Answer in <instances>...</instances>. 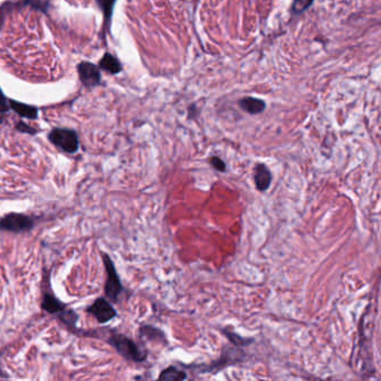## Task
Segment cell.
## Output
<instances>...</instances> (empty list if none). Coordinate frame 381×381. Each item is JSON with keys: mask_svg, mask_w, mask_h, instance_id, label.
Listing matches in <instances>:
<instances>
[{"mask_svg": "<svg viewBox=\"0 0 381 381\" xmlns=\"http://www.w3.org/2000/svg\"><path fill=\"white\" fill-rule=\"evenodd\" d=\"M9 110V104L6 101L3 93H0V113H6Z\"/></svg>", "mask_w": 381, "mask_h": 381, "instance_id": "obj_21", "label": "cell"}, {"mask_svg": "<svg viewBox=\"0 0 381 381\" xmlns=\"http://www.w3.org/2000/svg\"><path fill=\"white\" fill-rule=\"evenodd\" d=\"M244 358H245V353L239 349L230 348L228 349V352H225V350H224L219 359L215 360L208 366H204V368L200 367L201 371H202L201 373H212V371H214L213 373H216L217 371H219L221 370V369H224L228 366L235 365V363L237 362L243 361Z\"/></svg>", "mask_w": 381, "mask_h": 381, "instance_id": "obj_5", "label": "cell"}, {"mask_svg": "<svg viewBox=\"0 0 381 381\" xmlns=\"http://www.w3.org/2000/svg\"><path fill=\"white\" fill-rule=\"evenodd\" d=\"M3 122V119L2 118H0V123H2Z\"/></svg>", "mask_w": 381, "mask_h": 381, "instance_id": "obj_22", "label": "cell"}, {"mask_svg": "<svg viewBox=\"0 0 381 381\" xmlns=\"http://www.w3.org/2000/svg\"><path fill=\"white\" fill-rule=\"evenodd\" d=\"M115 2H116V0H97V4H98L99 7H101L107 21L108 20L110 21L111 17H112L113 7L115 5Z\"/></svg>", "mask_w": 381, "mask_h": 381, "instance_id": "obj_17", "label": "cell"}, {"mask_svg": "<svg viewBox=\"0 0 381 381\" xmlns=\"http://www.w3.org/2000/svg\"><path fill=\"white\" fill-rule=\"evenodd\" d=\"M49 141L67 154H75L79 150V138L74 130L54 129L48 134Z\"/></svg>", "mask_w": 381, "mask_h": 381, "instance_id": "obj_3", "label": "cell"}, {"mask_svg": "<svg viewBox=\"0 0 381 381\" xmlns=\"http://www.w3.org/2000/svg\"><path fill=\"white\" fill-rule=\"evenodd\" d=\"M208 161H209V165L212 166L216 170V171L225 172L226 170H227V166H226L225 161L222 160L221 158H219V157H217V156L209 157Z\"/></svg>", "mask_w": 381, "mask_h": 381, "instance_id": "obj_19", "label": "cell"}, {"mask_svg": "<svg viewBox=\"0 0 381 381\" xmlns=\"http://www.w3.org/2000/svg\"><path fill=\"white\" fill-rule=\"evenodd\" d=\"M34 227V220L32 217L24 214L10 213L0 218V231L20 233L32 230Z\"/></svg>", "mask_w": 381, "mask_h": 381, "instance_id": "obj_4", "label": "cell"}, {"mask_svg": "<svg viewBox=\"0 0 381 381\" xmlns=\"http://www.w3.org/2000/svg\"><path fill=\"white\" fill-rule=\"evenodd\" d=\"M87 312H90L93 316H95V319L99 323H107V322L111 321L118 315L116 311L112 307V304L105 300L104 297H99L95 300V302L87 309Z\"/></svg>", "mask_w": 381, "mask_h": 381, "instance_id": "obj_6", "label": "cell"}, {"mask_svg": "<svg viewBox=\"0 0 381 381\" xmlns=\"http://www.w3.org/2000/svg\"><path fill=\"white\" fill-rule=\"evenodd\" d=\"M313 0H294V3L292 5V13L298 15L302 14L303 11H306L311 5H312Z\"/></svg>", "mask_w": 381, "mask_h": 381, "instance_id": "obj_18", "label": "cell"}, {"mask_svg": "<svg viewBox=\"0 0 381 381\" xmlns=\"http://www.w3.org/2000/svg\"><path fill=\"white\" fill-rule=\"evenodd\" d=\"M240 108L249 114H259L265 109V102L255 97H244L239 102Z\"/></svg>", "mask_w": 381, "mask_h": 381, "instance_id": "obj_10", "label": "cell"}, {"mask_svg": "<svg viewBox=\"0 0 381 381\" xmlns=\"http://www.w3.org/2000/svg\"><path fill=\"white\" fill-rule=\"evenodd\" d=\"M109 343L125 359L134 362H143L146 359V352L140 348L132 339L123 334H113L109 338Z\"/></svg>", "mask_w": 381, "mask_h": 381, "instance_id": "obj_1", "label": "cell"}, {"mask_svg": "<svg viewBox=\"0 0 381 381\" xmlns=\"http://www.w3.org/2000/svg\"><path fill=\"white\" fill-rule=\"evenodd\" d=\"M78 72L80 80L85 86L93 87L99 84L101 82V74L96 65L89 62H82L78 66Z\"/></svg>", "mask_w": 381, "mask_h": 381, "instance_id": "obj_7", "label": "cell"}, {"mask_svg": "<svg viewBox=\"0 0 381 381\" xmlns=\"http://www.w3.org/2000/svg\"><path fill=\"white\" fill-rule=\"evenodd\" d=\"M9 108L13 109L17 114H19L22 118H28V119H36L38 111L36 108L31 107L20 102H16L14 99H11L9 102Z\"/></svg>", "mask_w": 381, "mask_h": 381, "instance_id": "obj_11", "label": "cell"}, {"mask_svg": "<svg viewBox=\"0 0 381 381\" xmlns=\"http://www.w3.org/2000/svg\"><path fill=\"white\" fill-rule=\"evenodd\" d=\"M17 130H19L20 132L29 133V134H35V133H36V130H35V129H33V128H31L29 125L25 124L24 122H19L18 124H17Z\"/></svg>", "mask_w": 381, "mask_h": 381, "instance_id": "obj_20", "label": "cell"}, {"mask_svg": "<svg viewBox=\"0 0 381 381\" xmlns=\"http://www.w3.org/2000/svg\"><path fill=\"white\" fill-rule=\"evenodd\" d=\"M42 308L45 310L46 312H48L50 314H60L62 313L64 310L66 309V306L61 301H58L57 298L52 294V293L45 292L44 296H43V301H42Z\"/></svg>", "mask_w": 381, "mask_h": 381, "instance_id": "obj_9", "label": "cell"}, {"mask_svg": "<svg viewBox=\"0 0 381 381\" xmlns=\"http://www.w3.org/2000/svg\"><path fill=\"white\" fill-rule=\"evenodd\" d=\"M272 172L265 163H257L254 167V183L256 189L264 192L266 191L272 184Z\"/></svg>", "mask_w": 381, "mask_h": 381, "instance_id": "obj_8", "label": "cell"}, {"mask_svg": "<svg viewBox=\"0 0 381 381\" xmlns=\"http://www.w3.org/2000/svg\"><path fill=\"white\" fill-rule=\"evenodd\" d=\"M103 262L107 271V283L104 286L105 295L112 302H118L119 296L123 292V286L120 281V277L116 272L114 263L111 260L108 254H103Z\"/></svg>", "mask_w": 381, "mask_h": 381, "instance_id": "obj_2", "label": "cell"}, {"mask_svg": "<svg viewBox=\"0 0 381 381\" xmlns=\"http://www.w3.org/2000/svg\"><path fill=\"white\" fill-rule=\"evenodd\" d=\"M140 336L150 340V341H158L165 344L167 343L165 333L160 329H157V327L152 325H143L140 327Z\"/></svg>", "mask_w": 381, "mask_h": 381, "instance_id": "obj_12", "label": "cell"}, {"mask_svg": "<svg viewBox=\"0 0 381 381\" xmlns=\"http://www.w3.org/2000/svg\"><path fill=\"white\" fill-rule=\"evenodd\" d=\"M60 318L64 322V323L67 324L71 327L76 326V322L79 320V315L76 314L74 311L72 310H64L62 313H60Z\"/></svg>", "mask_w": 381, "mask_h": 381, "instance_id": "obj_16", "label": "cell"}, {"mask_svg": "<svg viewBox=\"0 0 381 381\" xmlns=\"http://www.w3.org/2000/svg\"><path fill=\"white\" fill-rule=\"evenodd\" d=\"M159 380H174V381H180V380H185L187 379V373L183 370H179L178 368H175L174 366H170L166 369H163L161 371Z\"/></svg>", "mask_w": 381, "mask_h": 381, "instance_id": "obj_15", "label": "cell"}, {"mask_svg": "<svg viewBox=\"0 0 381 381\" xmlns=\"http://www.w3.org/2000/svg\"><path fill=\"white\" fill-rule=\"evenodd\" d=\"M221 333L224 334L228 341H230L233 345H235V347H247V345L254 342V339L243 338L242 336H239L238 333L231 330L228 326L225 327V329H222Z\"/></svg>", "mask_w": 381, "mask_h": 381, "instance_id": "obj_14", "label": "cell"}, {"mask_svg": "<svg viewBox=\"0 0 381 381\" xmlns=\"http://www.w3.org/2000/svg\"><path fill=\"white\" fill-rule=\"evenodd\" d=\"M99 68L111 74H116L122 71V66L118 58H115L113 55L109 54V53L102 57L101 62H99Z\"/></svg>", "mask_w": 381, "mask_h": 381, "instance_id": "obj_13", "label": "cell"}]
</instances>
